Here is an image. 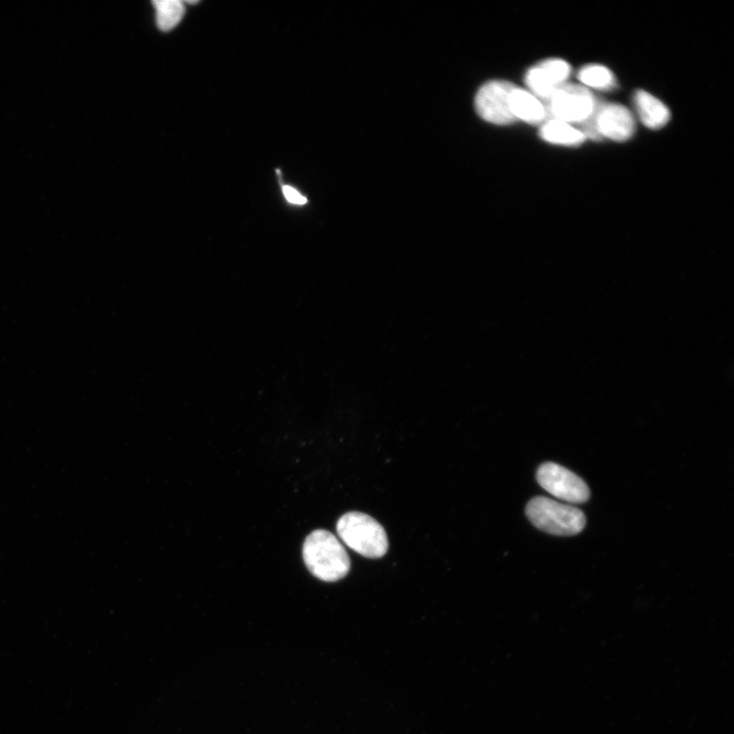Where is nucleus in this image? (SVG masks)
<instances>
[{
	"instance_id": "14",
	"label": "nucleus",
	"mask_w": 734,
	"mask_h": 734,
	"mask_svg": "<svg viewBox=\"0 0 734 734\" xmlns=\"http://www.w3.org/2000/svg\"><path fill=\"white\" fill-rule=\"evenodd\" d=\"M283 192H284L286 199L290 203L297 204V205H304L307 202V199L293 187L284 186Z\"/></svg>"
},
{
	"instance_id": "15",
	"label": "nucleus",
	"mask_w": 734,
	"mask_h": 734,
	"mask_svg": "<svg viewBox=\"0 0 734 734\" xmlns=\"http://www.w3.org/2000/svg\"><path fill=\"white\" fill-rule=\"evenodd\" d=\"M187 4H189V5H196V4H198V2H187Z\"/></svg>"
},
{
	"instance_id": "1",
	"label": "nucleus",
	"mask_w": 734,
	"mask_h": 734,
	"mask_svg": "<svg viewBox=\"0 0 734 734\" xmlns=\"http://www.w3.org/2000/svg\"><path fill=\"white\" fill-rule=\"evenodd\" d=\"M303 559L308 570L324 582H337L348 574L351 562L340 541L330 532L311 533L303 545Z\"/></svg>"
},
{
	"instance_id": "7",
	"label": "nucleus",
	"mask_w": 734,
	"mask_h": 734,
	"mask_svg": "<svg viewBox=\"0 0 734 734\" xmlns=\"http://www.w3.org/2000/svg\"><path fill=\"white\" fill-rule=\"evenodd\" d=\"M515 87L507 81L486 83L476 96V109L480 117L495 125L515 123L510 111V95Z\"/></svg>"
},
{
	"instance_id": "3",
	"label": "nucleus",
	"mask_w": 734,
	"mask_h": 734,
	"mask_svg": "<svg viewBox=\"0 0 734 734\" xmlns=\"http://www.w3.org/2000/svg\"><path fill=\"white\" fill-rule=\"evenodd\" d=\"M527 515L534 526L550 535L570 537L586 527L584 512L546 497H536L527 506Z\"/></svg>"
},
{
	"instance_id": "2",
	"label": "nucleus",
	"mask_w": 734,
	"mask_h": 734,
	"mask_svg": "<svg viewBox=\"0 0 734 734\" xmlns=\"http://www.w3.org/2000/svg\"><path fill=\"white\" fill-rule=\"evenodd\" d=\"M337 533L346 546L364 557L381 558L388 551L387 534L370 515L361 512L344 514L338 520Z\"/></svg>"
},
{
	"instance_id": "4",
	"label": "nucleus",
	"mask_w": 734,
	"mask_h": 734,
	"mask_svg": "<svg viewBox=\"0 0 734 734\" xmlns=\"http://www.w3.org/2000/svg\"><path fill=\"white\" fill-rule=\"evenodd\" d=\"M580 131L592 140L607 138L617 142L631 139L636 131L634 116L621 104L597 100L591 116L582 122Z\"/></svg>"
},
{
	"instance_id": "5",
	"label": "nucleus",
	"mask_w": 734,
	"mask_h": 734,
	"mask_svg": "<svg viewBox=\"0 0 734 734\" xmlns=\"http://www.w3.org/2000/svg\"><path fill=\"white\" fill-rule=\"evenodd\" d=\"M596 102L585 86L566 83L545 100L544 107L549 120L581 124L591 116Z\"/></svg>"
},
{
	"instance_id": "9",
	"label": "nucleus",
	"mask_w": 734,
	"mask_h": 734,
	"mask_svg": "<svg viewBox=\"0 0 734 734\" xmlns=\"http://www.w3.org/2000/svg\"><path fill=\"white\" fill-rule=\"evenodd\" d=\"M510 111L516 122L539 125L547 119L544 103L530 91L517 86L510 95Z\"/></svg>"
},
{
	"instance_id": "13",
	"label": "nucleus",
	"mask_w": 734,
	"mask_h": 734,
	"mask_svg": "<svg viewBox=\"0 0 734 734\" xmlns=\"http://www.w3.org/2000/svg\"><path fill=\"white\" fill-rule=\"evenodd\" d=\"M579 79L585 86L599 90H609L616 85L613 73L600 65L586 66L579 72Z\"/></svg>"
},
{
	"instance_id": "12",
	"label": "nucleus",
	"mask_w": 734,
	"mask_h": 734,
	"mask_svg": "<svg viewBox=\"0 0 734 734\" xmlns=\"http://www.w3.org/2000/svg\"><path fill=\"white\" fill-rule=\"evenodd\" d=\"M157 27L163 32L176 28L185 15V7L179 0H155Z\"/></svg>"
},
{
	"instance_id": "6",
	"label": "nucleus",
	"mask_w": 734,
	"mask_h": 734,
	"mask_svg": "<svg viewBox=\"0 0 734 734\" xmlns=\"http://www.w3.org/2000/svg\"><path fill=\"white\" fill-rule=\"evenodd\" d=\"M537 480L549 494L568 503L582 504L590 498V489L585 481L559 464L547 462L541 465Z\"/></svg>"
},
{
	"instance_id": "8",
	"label": "nucleus",
	"mask_w": 734,
	"mask_h": 734,
	"mask_svg": "<svg viewBox=\"0 0 734 734\" xmlns=\"http://www.w3.org/2000/svg\"><path fill=\"white\" fill-rule=\"evenodd\" d=\"M570 74V65L565 61L546 60L530 69L526 76V84L531 93L545 101L559 87L566 84Z\"/></svg>"
},
{
	"instance_id": "10",
	"label": "nucleus",
	"mask_w": 734,
	"mask_h": 734,
	"mask_svg": "<svg viewBox=\"0 0 734 734\" xmlns=\"http://www.w3.org/2000/svg\"><path fill=\"white\" fill-rule=\"evenodd\" d=\"M635 104L641 121L649 129L659 130L670 121V111L665 104L647 91L636 93Z\"/></svg>"
},
{
	"instance_id": "11",
	"label": "nucleus",
	"mask_w": 734,
	"mask_h": 734,
	"mask_svg": "<svg viewBox=\"0 0 734 734\" xmlns=\"http://www.w3.org/2000/svg\"><path fill=\"white\" fill-rule=\"evenodd\" d=\"M541 137L552 144L565 146H579L586 140L584 134L579 130L557 120H548L540 131Z\"/></svg>"
}]
</instances>
